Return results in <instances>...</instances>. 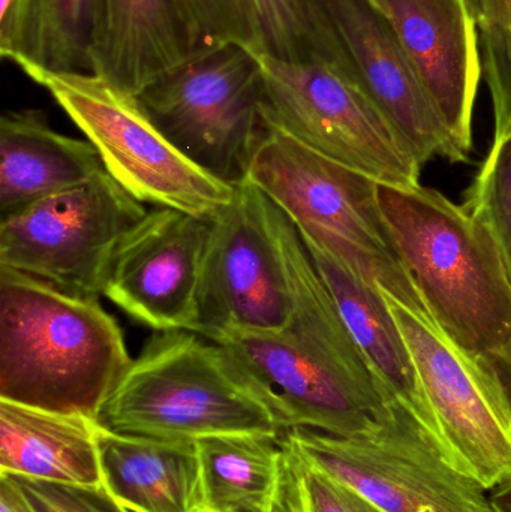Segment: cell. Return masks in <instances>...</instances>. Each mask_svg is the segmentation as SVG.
I'll use <instances>...</instances> for the list:
<instances>
[{"label": "cell", "instance_id": "1f68e13d", "mask_svg": "<svg viewBox=\"0 0 511 512\" xmlns=\"http://www.w3.org/2000/svg\"><path fill=\"white\" fill-rule=\"evenodd\" d=\"M285 442H287V439H285ZM270 512H303L299 492H297L296 478H294L293 469H291L290 460H288L287 450H285L284 477H282L281 489H279L278 498H276L275 505H273Z\"/></svg>", "mask_w": 511, "mask_h": 512}, {"label": "cell", "instance_id": "5b68a950", "mask_svg": "<svg viewBox=\"0 0 511 512\" xmlns=\"http://www.w3.org/2000/svg\"><path fill=\"white\" fill-rule=\"evenodd\" d=\"M44 87L98 150L105 171L140 203L212 218L236 186L216 179L180 152L137 96L92 72H41Z\"/></svg>", "mask_w": 511, "mask_h": 512}, {"label": "cell", "instance_id": "4dcf8cb0", "mask_svg": "<svg viewBox=\"0 0 511 512\" xmlns=\"http://www.w3.org/2000/svg\"><path fill=\"white\" fill-rule=\"evenodd\" d=\"M491 98L492 107H494V141L492 143H498L511 135V80Z\"/></svg>", "mask_w": 511, "mask_h": 512}, {"label": "cell", "instance_id": "d6986e66", "mask_svg": "<svg viewBox=\"0 0 511 512\" xmlns=\"http://www.w3.org/2000/svg\"><path fill=\"white\" fill-rule=\"evenodd\" d=\"M102 486L126 512H201L195 442L128 438L98 426Z\"/></svg>", "mask_w": 511, "mask_h": 512}, {"label": "cell", "instance_id": "4fadbf2b", "mask_svg": "<svg viewBox=\"0 0 511 512\" xmlns=\"http://www.w3.org/2000/svg\"><path fill=\"white\" fill-rule=\"evenodd\" d=\"M210 218L156 207L117 248L104 297L155 331L197 333L198 289Z\"/></svg>", "mask_w": 511, "mask_h": 512}, {"label": "cell", "instance_id": "8fae6325", "mask_svg": "<svg viewBox=\"0 0 511 512\" xmlns=\"http://www.w3.org/2000/svg\"><path fill=\"white\" fill-rule=\"evenodd\" d=\"M438 429L458 468L491 490L511 475V423L476 358L437 325L390 300Z\"/></svg>", "mask_w": 511, "mask_h": 512}, {"label": "cell", "instance_id": "7a4b0ae2", "mask_svg": "<svg viewBox=\"0 0 511 512\" xmlns=\"http://www.w3.org/2000/svg\"><path fill=\"white\" fill-rule=\"evenodd\" d=\"M396 248L438 330L473 358L511 343V270L465 206L423 186L378 183Z\"/></svg>", "mask_w": 511, "mask_h": 512}, {"label": "cell", "instance_id": "f546056e", "mask_svg": "<svg viewBox=\"0 0 511 512\" xmlns=\"http://www.w3.org/2000/svg\"><path fill=\"white\" fill-rule=\"evenodd\" d=\"M27 0H0V54L14 59L20 42Z\"/></svg>", "mask_w": 511, "mask_h": 512}, {"label": "cell", "instance_id": "30bf717a", "mask_svg": "<svg viewBox=\"0 0 511 512\" xmlns=\"http://www.w3.org/2000/svg\"><path fill=\"white\" fill-rule=\"evenodd\" d=\"M290 294L273 234L269 198L248 179L210 218L198 289L197 333H284Z\"/></svg>", "mask_w": 511, "mask_h": 512}, {"label": "cell", "instance_id": "2e32d148", "mask_svg": "<svg viewBox=\"0 0 511 512\" xmlns=\"http://www.w3.org/2000/svg\"><path fill=\"white\" fill-rule=\"evenodd\" d=\"M305 245L387 402L407 412L450 459L389 298L323 249Z\"/></svg>", "mask_w": 511, "mask_h": 512}, {"label": "cell", "instance_id": "6da1fadb", "mask_svg": "<svg viewBox=\"0 0 511 512\" xmlns=\"http://www.w3.org/2000/svg\"><path fill=\"white\" fill-rule=\"evenodd\" d=\"M131 361L99 298L0 267V400L95 420Z\"/></svg>", "mask_w": 511, "mask_h": 512}, {"label": "cell", "instance_id": "e0dca14e", "mask_svg": "<svg viewBox=\"0 0 511 512\" xmlns=\"http://www.w3.org/2000/svg\"><path fill=\"white\" fill-rule=\"evenodd\" d=\"M200 53L183 0H101L90 72L138 96Z\"/></svg>", "mask_w": 511, "mask_h": 512}, {"label": "cell", "instance_id": "52a82bcc", "mask_svg": "<svg viewBox=\"0 0 511 512\" xmlns=\"http://www.w3.org/2000/svg\"><path fill=\"white\" fill-rule=\"evenodd\" d=\"M285 435L308 462L386 512H492L488 490L398 406L360 435L306 427Z\"/></svg>", "mask_w": 511, "mask_h": 512}, {"label": "cell", "instance_id": "ffe728a7", "mask_svg": "<svg viewBox=\"0 0 511 512\" xmlns=\"http://www.w3.org/2000/svg\"><path fill=\"white\" fill-rule=\"evenodd\" d=\"M0 474L101 486L98 424L86 415L0 400Z\"/></svg>", "mask_w": 511, "mask_h": 512}, {"label": "cell", "instance_id": "9c48e42d", "mask_svg": "<svg viewBox=\"0 0 511 512\" xmlns=\"http://www.w3.org/2000/svg\"><path fill=\"white\" fill-rule=\"evenodd\" d=\"M147 212L104 171L0 219V267L99 298L120 242Z\"/></svg>", "mask_w": 511, "mask_h": 512}, {"label": "cell", "instance_id": "44dd1931", "mask_svg": "<svg viewBox=\"0 0 511 512\" xmlns=\"http://www.w3.org/2000/svg\"><path fill=\"white\" fill-rule=\"evenodd\" d=\"M203 511L270 512L284 477V432L224 433L195 441Z\"/></svg>", "mask_w": 511, "mask_h": 512}, {"label": "cell", "instance_id": "836d02e7", "mask_svg": "<svg viewBox=\"0 0 511 512\" xmlns=\"http://www.w3.org/2000/svg\"><path fill=\"white\" fill-rule=\"evenodd\" d=\"M488 492L492 512H511V475Z\"/></svg>", "mask_w": 511, "mask_h": 512}, {"label": "cell", "instance_id": "f1b7e54d", "mask_svg": "<svg viewBox=\"0 0 511 512\" xmlns=\"http://www.w3.org/2000/svg\"><path fill=\"white\" fill-rule=\"evenodd\" d=\"M476 361L511 423V343Z\"/></svg>", "mask_w": 511, "mask_h": 512}, {"label": "cell", "instance_id": "cb8c5ba5", "mask_svg": "<svg viewBox=\"0 0 511 512\" xmlns=\"http://www.w3.org/2000/svg\"><path fill=\"white\" fill-rule=\"evenodd\" d=\"M465 195V209L489 228L511 270V135L492 143Z\"/></svg>", "mask_w": 511, "mask_h": 512}, {"label": "cell", "instance_id": "484cf974", "mask_svg": "<svg viewBox=\"0 0 511 512\" xmlns=\"http://www.w3.org/2000/svg\"><path fill=\"white\" fill-rule=\"evenodd\" d=\"M285 439L303 512H386L353 487L312 465L287 435Z\"/></svg>", "mask_w": 511, "mask_h": 512}, {"label": "cell", "instance_id": "603a6c76", "mask_svg": "<svg viewBox=\"0 0 511 512\" xmlns=\"http://www.w3.org/2000/svg\"><path fill=\"white\" fill-rule=\"evenodd\" d=\"M264 56L279 62H321L354 81L350 59L321 0H252ZM356 83V81H354Z\"/></svg>", "mask_w": 511, "mask_h": 512}, {"label": "cell", "instance_id": "ba28073f", "mask_svg": "<svg viewBox=\"0 0 511 512\" xmlns=\"http://www.w3.org/2000/svg\"><path fill=\"white\" fill-rule=\"evenodd\" d=\"M260 62L267 125L383 185H420L422 167L347 74L327 63L264 54Z\"/></svg>", "mask_w": 511, "mask_h": 512}, {"label": "cell", "instance_id": "3957f363", "mask_svg": "<svg viewBox=\"0 0 511 512\" xmlns=\"http://www.w3.org/2000/svg\"><path fill=\"white\" fill-rule=\"evenodd\" d=\"M246 179L291 219L305 242L390 300L431 319L384 218L377 180L312 152L270 125Z\"/></svg>", "mask_w": 511, "mask_h": 512}, {"label": "cell", "instance_id": "d6a6232c", "mask_svg": "<svg viewBox=\"0 0 511 512\" xmlns=\"http://www.w3.org/2000/svg\"><path fill=\"white\" fill-rule=\"evenodd\" d=\"M0 512H35L21 495L17 484L6 474H0Z\"/></svg>", "mask_w": 511, "mask_h": 512}, {"label": "cell", "instance_id": "8992f818", "mask_svg": "<svg viewBox=\"0 0 511 512\" xmlns=\"http://www.w3.org/2000/svg\"><path fill=\"white\" fill-rule=\"evenodd\" d=\"M137 98L194 164L231 186L246 180L267 129L260 54L239 45L201 51Z\"/></svg>", "mask_w": 511, "mask_h": 512}, {"label": "cell", "instance_id": "5bb4252c", "mask_svg": "<svg viewBox=\"0 0 511 512\" xmlns=\"http://www.w3.org/2000/svg\"><path fill=\"white\" fill-rule=\"evenodd\" d=\"M350 59L354 81L420 167L435 156L465 162L410 57L372 0H321Z\"/></svg>", "mask_w": 511, "mask_h": 512}, {"label": "cell", "instance_id": "d4e9b609", "mask_svg": "<svg viewBox=\"0 0 511 512\" xmlns=\"http://www.w3.org/2000/svg\"><path fill=\"white\" fill-rule=\"evenodd\" d=\"M201 51L239 45L263 54V36L252 0H183Z\"/></svg>", "mask_w": 511, "mask_h": 512}, {"label": "cell", "instance_id": "9a60e30c", "mask_svg": "<svg viewBox=\"0 0 511 512\" xmlns=\"http://www.w3.org/2000/svg\"><path fill=\"white\" fill-rule=\"evenodd\" d=\"M410 57L459 153L473 150L482 74L479 27L467 0H372Z\"/></svg>", "mask_w": 511, "mask_h": 512}, {"label": "cell", "instance_id": "277c9868", "mask_svg": "<svg viewBox=\"0 0 511 512\" xmlns=\"http://www.w3.org/2000/svg\"><path fill=\"white\" fill-rule=\"evenodd\" d=\"M107 432L162 442L279 433L224 349L194 331H156L95 418Z\"/></svg>", "mask_w": 511, "mask_h": 512}, {"label": "cell", "instance_id": "ac0fdd59", "mask_svg": "<svg viewBox=\"0 0 511 512\" xmlns=\"http://www.w3.org/2000/svg\"><path fill=\"white\" fill-rule=\"evenodd\" d=\"M105 168L89 140L51 128L41 110L8 111L0 120V219L89 182Z\"/></svg>", "mask_w": 511, "mask_h": 512}, {"label": "cell", "instance_id": "7402d4cb", "mask_svg": "<svg viewBox=\"0 0 511 512\" xmlns=\"http://www.w3.org/2000/svg\"><path fill=\"white\" fill-rule=\"evenodd\" d=\"M101 0H27L12 63L27 77L90 72Z\"/></svg>", "mask_w": 511, "mask_h": 512}, {"label": "cell", "instance_id": "83f0119b", "mask_svg": "<svg viewBox=\"0 0 511 512\" xmlns=\"http://www.w3.org/2000/svg\"><path fill=\"white\" fill-rule=\"evenodd\" d=\"M35 512H126L104 486L50 483L6 474Z\"/></svg>", "mask_w": 511, "mask_h": 512}, {"label": "cell", "instance_id": "4316f807", "mask_svg": "<svg viewBox=\"0 0 511 512\" xmlns=\"http://www.w3.org/2000/svg\"><path fill=\"white\" fill-rule=\"evenodd\" d=\"M476 21L482 74L494 95L511 78V0H479Z\"/></svg>", "mask_w": 511, "mask_h": 512}, {"label": "cell", "instance_id": "7c38bea8", "mask_svg": "<svg viewBox=\"0 0 511 512\" xmlns=\"http://www.w3.org/2000/svg\"><path fill=\"white\" fill-rule=\"evenodd\" d=\"M281 432L306 427L338 436L368 432L389 411L378 391L339 378L285 333H233L213 340Z\"/></svg>", "mask_w": 511, "mask_h": 512}, {"label": "cell", "instance_id": "e575fe53", "mask_svg": "<svg viewBox=\"0 0 511 512\" xmlns=\"http://www.w3.org/2000/svg\"><path fill=\"white\" fill-rule=\"evenodd\" d=\"M470 8L473 9L474 17H477V9H479V0H467Z\"/></svg>", "mask_w": 511, "mask_h": 512}]
</instances>
